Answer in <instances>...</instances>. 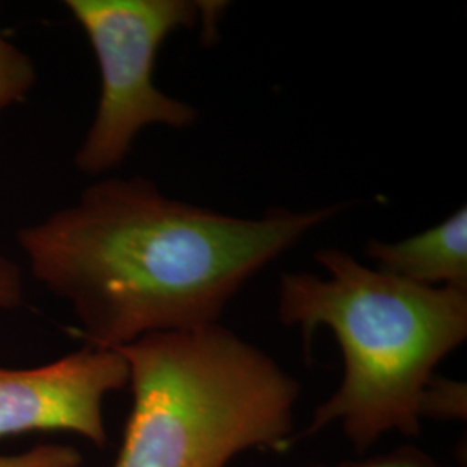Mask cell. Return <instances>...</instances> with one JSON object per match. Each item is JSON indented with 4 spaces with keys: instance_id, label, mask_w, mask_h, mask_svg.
<instances>
[{
    "instance_id": "obj_1",
    "label": "cell",
    "mask_w": 467,
    "mask_h": 467,
    "mask_svg": "<svg viewBox=\"0 0 467 467\" xmlns=\"http://www.w3.org/2000/svg\"><path fill=\"white\" fill-rule=\"evenodd\" d=\"M345 202L234 217L165 196L150 179H104L19 229L32 275L67 301L87 345L217 324L239 289Z\"/></svg>"
},
{
    "instance_id": "obj_2",
    "label": "cell",
    "mask_w": 467,
    "mask_h": 467,
    "mask_svg": "<svg viewBox=\"0 0 467 467\" xmlns=\"http://www.w3.org/2000/svg\"><path fill=\"white\" fill-rule=\"evenodd\" d=\"M316 260L327 277L281 275L277 317L285 327H300L308 353L318 327L333 331L345 372L295 440L334 422L358 453L386 434L416 438L436 368L466 341L467 289L409 283L336 248L317 251Z\"/></svg>"
},
{
    "instance_id": "obj_3",
    "label": "cell",
    "mask_w": 467,
    "mask_h": 467,
    "mask_svg": "<svg viewBox=\"0 0 467 467\" xmlns=\"http://www.w3.org/2000/svg\"><path fill=\"white\" fill-rule=\"evenodd\" d=\"M117 350L134 403L113 467H227L295 443L298 379L220 322Z\"/></svg>"
},
{
    "instance_id": "obj_4",
    "label": "cell",
    "mask_w": 467,
    "mask_h": 467,
    "mask_svg": "<svg viewBox=\"0 0 467 467\" xmlns=\"http://www.w3.org/2000/svg\"><path fill=\"white\" fill-rule=\"evenodd\" d=\"M98 59L99 102L94 121L75 154L85 175L119 167L135 137L150 125L191 127L198 111L154 84L156 56L168 35L204 26L217 35L223 2L196 0H67Z\"/></svg>"
},
{
    "instance_id": "obj_5",
    "label": "cell",
    "mask_w": 467,
    "mask_h": 467,
    "mask_svg": "<svg viewBox=\"0 0 467 467\" xmlns=\"http://www.w3.org/2000/svg\"><path fill=\"white\" fill-rule=\"evenodd\" d=\"M127 384L129 368L119 351L92 345L38 368H0V440L63 431L104 449V400Z\"/></svg>"
},
{
    "instance_id": "obj_6",
    "label": "cell",
    "mask_w": 467,
    "mask_h": 467,
    "mask_svg": "<svg viewBox=\"0 0 467 467\" xmlns=\"http://www.w3.org/2000/svg\"><path fill=\"white\" fill-rule=\"evenodd\" d=\"M376 270L428 287L467 289V210L397 243H368Z\"/></svg>"
},
{
    "instance_id": "obj_7",
    "label": "cell",
    "mask_w": 467,
    "mask_h": 467,
    "mask_svg": "<svg viewBox=\"0 0 467 467\" xmlns=\"http://www.w3.org/2000/svg\"><path fill=\"white\" fill-rule=\"evenodd\" d=\"M36 73L28 54L0 34V113L28 98Z\"/></svg>"
},
{
    "instance_id": "obj_8",
    "label": "cell",
    "mask_w": 467,
    "mask_h": 467,
    "mask_svg": "<svg viewBox=\"0 0 467 467\" xmlns=\"http://www.w3.org/2000/svg\"><path fill=\"white\" fill-rule=\"evenodd\" d=\"M426 419L466 422L467 384L436 374L422 401V420Z\"/></svg>"
},
{
    "instance_id": "obj_9",
    "label": "cell",
    "mask_w": 467,
    "mask_h": 467,
    "mask_svg": "<svg viewBox=\"0 0 467 467\" xmlns=\"http://www.w3.org/2000/svg\"><path fill=\"white\" fill-rule=\"evenodd\" d=\"M310 467H453L441 462L433 453L420 449L414 443H405L391 451L368 455L362 459L339 461V462H322Z\"/></svg>"
},
{
    "instance_id": "obj_10",
    "label": "cell",
    "mask_w": 467,
    "mask_h": 467,
    "mask_svg": "<svg viewBox=\"0 0 467 467\" xmlns=\"http://www.w3.org/2000/svg\"><path fill=\"white\" fill-rule=\"evenodd\" d=\"M0 467H82V455L75 447L47 443L15 455H0Z\"/></svg>"
},
{
    "instance_id": "obj_11",
    "label": "cell",
    "mask_w": 467,
    "mask_h": 467,
    "mask_svg": "<svg viewBox=\"0 0 467 467\" xmlns=\"http://www.w3.org/2000/svg\"><path fill=\"white\" fill-rule=\"evenodd\" d=\"M23 303V275L16 264L0 254V310H13Z\"/></svg>"
}]
</instances>
